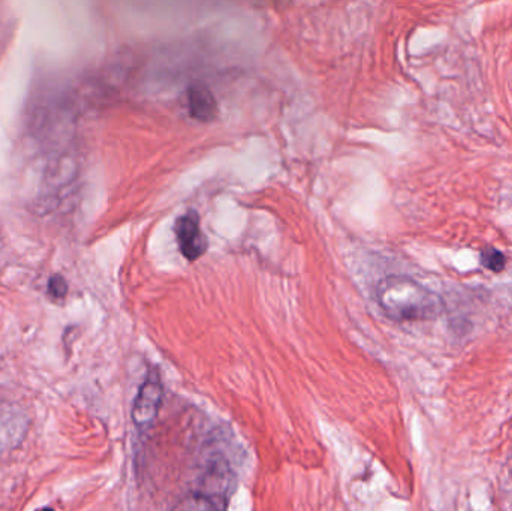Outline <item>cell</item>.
Returning a JSON list of instances; mask_svg holds the SVG:
<instances>
[{
  "instance_id": "7a4b0ae2",
  "label": "cell",
  "mask_w": 512,
  "mask_h": 511,
  "mask_svg": "<svg viewBox=\"0 0 512 511\" xmlns=\"http://www.w3.org/2000/svg\"><path fill=\"white\" fill-rule=\"evenodd\" d=\"M174 233L183 257L188 258L189 261L198 260L206 254L209 243H207L206 234L201 230L198 213L188 212L180 216L174 225Z\"/></svg>"
},
{
  "instance_id": "ba28073f",
  "label": "cell",
  "mask_w": 512,
  "mask_h": 511,
  "mask_svg": "<svg viewBox=\"0 0 512 511\" xmlns=\"http://www.w3.org/2000/svg\"><path fill=\"white\" fill-rule=\"evenodd\" d=\"M41 511H54L53 509H42Z\"/></svg>"
},
{
  "instance_id": "52a82bcc",
  "label": "cell",
  "mask_w": 512,
  "mask_h": 511,
  "mask_svg": "<svg viewBox=\"0 0 512 511\" xmlns=\"http://www.w3.org/2000/svg\"><path fill=\"white\" fill-rule=\"evenodd\" d=\"M68 293V285H66L65 279L56 276V278L50 281V294L56 299H62L65 294Z\"/></svg>"
},
{
  "instance_id": "6da1fadb",
  "label": "cell",
  "mask_w": 512,
  "mask_h": 511,
  "mask_svg": "<svg viewBox=\"0 0 512 511\" xmlns=\"http://www.w3.org/2000/svg\"><path fill=\"white\" fill-rule=\"evenodd\" d=\"M376 300L388 318L400 323L435 320L444 311L442 297L409 276L391 275L379 281Z\"/></svg>"
},
{
  "instance_id": "3957f363",
  "label": "cell",
  "mask_w": 512,
  "mask_h": 511,
  "mask_svg": "<svg viewBox=\"0 0 512 511\" xmlns=\"http://www.w3.org/2000/svg\"><path fill=\"white\" fill-rule=\"evenodd\" d=\"M162 402L161 381L155 375H150L140 387L134 408H132V420L138 428H149L158 416Z\"/></svg>"
},
{
  "instance_id": "277c9868",
  "label": "cell",
  "mask_w": 512,
  "mask_h": 511,
  "mask_svg": "<svg viewBox=\"0 0 512 511\" xmlns=\"http://www.w3.org/2000/svg\"><path fill=\"white\" fill-rule=\"evenodd\" d=\"M188 104L191 116L200 122H210L218 114L215 95L203 84H194L188 90Z\"/></svg>"
},
{
  "instance_id": "5b68a950",
  "label": "cell",
  "mask_w": 512,
  "mask_h": 511,
  "mask_svg": "<svg viewBox=\"0 0 512 511\" xmlns=\"http://www.w3.org/2000/svg\"><path fill=\"white\" fill-rule=\"evenodd\" d=\"M173 511H221L210 498L203 495H192L180 501Z\"/></svg>"
},
{
  "instance_id": "8992f818",
  "label": "cell",
  "mask_w": 512,
  "mask_h": 511,
  "mask_svg": "<svg viewBox=\"0 0 512 511\" xmlns=\"http://www.w3.org/2000/svg\"><path fill=\"white\" fill-rule=\"evenodd\" d=\"M481 263L486 269L498 273L505 269L507 257H505L504 252L498 251V249L487 248L481 252Z\"/></svg>"
}]
</instances>
